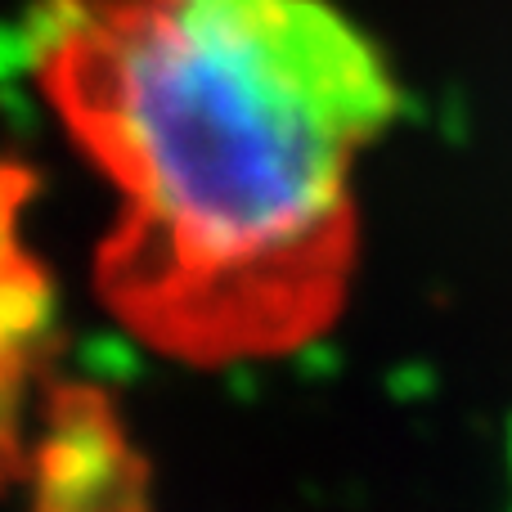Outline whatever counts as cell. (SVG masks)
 <instances>
[{"mask_svg": "<svg viewBox=\"0 0 512 512\" xmlns=\"http://www.w3.org/2000/svg\"><path fill=\"white\" fill-rule=\"evenodd\" d=\"M32 512H144V459L131 450L108 400L90 387H59L27 445Z\"/></svg>", "mask_w": 512, "mask_h": 512, "instance_id": "obj_2", "label": "cell"}, {"mask_svg": "<svg viewBox=\"0 0 512 512\" xmlns=\"http://www.w3.org/2000/svg\"><path fill=\"white\" fill-rule=\"evenodd\" d=\"M27 68L108 180L95 292L185 364L292 355L342 315L387 54L328 0H36Z\"/></svg>", "mask_w": 512, "mask_h": 512, "instance_id": "obj_1", "label": "cell"}, {"mask_svg": "<svg viewBox=\"0 0 512 512\" xmlns=\"http://www.w3.org/2000/svg\"><path fill=\"white\" fill-rule=\"evenodd\" d=\"M36 194L32 167L0 153V378L27 382L54 319V283L23 239V207Z\"/></svg>", "mask_w": 512, "mask_h": 512, "instance_id": "obj_3", "label": "cell"}]
</instances>
